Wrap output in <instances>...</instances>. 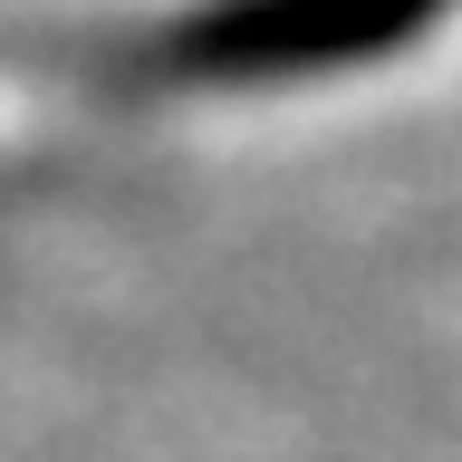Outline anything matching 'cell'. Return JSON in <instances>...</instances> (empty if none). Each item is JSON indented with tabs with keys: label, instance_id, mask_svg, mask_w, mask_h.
<instances>
[{
	"label": "cell",
	"instance_id": "6da1fadb",
	"mask_svg": "<svg viewBox=\"0 0 462 462\" xmlns=\"http://www.w3.org/2000/svg\"><path fill=\"white\" fill-rule=\"evenodd\" d=\"M443 0H202L164 39H144V68L173 87H260L299 68H346L414 39Z\"/></svg>",
	"mask_w": 462,
	"mask_h": 462
}]
</instances>
